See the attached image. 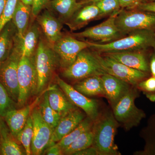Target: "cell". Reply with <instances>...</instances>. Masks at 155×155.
Returning <instances> with one entry per match:
<instances>
[{
    "mask_svg": "<svg viewBox=\"0 0 155 155\" xmlns=\"http://www.w3.org/2000/svg\"><path fill=\"white\" fill-rule=\"evenodd\" d=\"M38 107L43 119L54 130L63 116L50 105L47 92L45 93Z\"/></svg>",
    "mask_w": 155,
    "mask_h": 155,
    "instance_id": "f1b7e54d",
    "label": "cell"
},
{
    "mask_svg": "<svg viewBox=\"0 0 155 155\" xmlns=\"http://www.w3.org/2000/svg\"><path fill=\"white\" fill-rule=\"evenodd\" d=\"M31 115L33 122L31 154H42L47 148L54 129L43 119L38 107H35L32 109Z\"/></svg>",
    "mask_w": 155,
    "mask_h": 155,
    "instance_id": "7c38bea8",
    "label": "cell"
},
{
    "mask_svg": "<svg viewBox=\"0 0 155 155\" xmlns=\"http://www.w3.org/2000/svg\"><path fill=\"white\" fill-rule=\"evenodd\" d=\"M56 87L54 86L47 91L48 101L54 110L64 116L78 107L70 101L63 91Z\"/></svg>",
    "mask_w": 155,
    "mask_h": 155,
    "instance_id": "44dd1931",
    "label": "cell"
},
{
    "mask_svg": "<svg viewBox=\"0 0 155 155\" xmlns=\"http://www.w3.org/2000/svg\"><path fill=\"white\" fill-rule=\"evenodd\" d=\"M56 80L58 86L75 106L83 110L86 116L94 122L99 116V104L96 100L93 99L81 93L58 76Z\"/></svg>",
    "mask_w": 155,
    "mask_h": 155,
    "instance_id": "4fadbf2b",
    "label": "cell"
},
{
    "mask_svg": "<svg viewBox=\"0 0 155 155\" xmlns=\"http://www.w3.org/2000/svg\"><path fill=\"white\" fill-rule=\"evenodd\" d=\"M117 28L126 36L138 30L155 31V13L137 9H122L116 16Z\"/></svg>",
    "mask_w": 155,
    "mask_h": 155,
    "instance_id": "5b68a950",
    "label": "cell"
},
{
    "mask_svg": "<svg viewBox=\"0 0 155 155\" xmlns=\"http://www.w3.org/2000/svg\"><path fill=\"white\" fill-rule=\"evenodd\" d=\"M140 135L144 140V148L135 152L134 155H155V114L150 116L147 126L142 129Z\"/></svg>",
    "mask_w": 155,
    "mask_h": 155,
    "instance_id": "484cf974",
    "label": "cell"
},
{
    "mask_svg": "<svg viewBox=\"0 0 155 155\" xmlns=\"http://www.w3.org/2000/svg\"><path fill=\"white\" fill-rule=\"evenodd\" d=\"M119 124L115 119L113 111L107 110L100 113L94 122L92 130L94 141L92 146L100 155H120L115 137Z\"/></svg>",
    "mask_w": 155,
    "mask_h": 155,
    "instance_id": "7a4b0ae2",
    "label": "cell"
},
{
    "mask_svg": "<svg viewBox=\"0 0 155 155\" xmlns=\"http://www.w3.org/2000/svg\"><path fill=\"white\" fill-rule=\"evenodd\" d=\"M134 9L155 13V2H146L141 3Z\"/></svg>",
    "mask_w": 155,
    "mask_h": 155,
    "instance_id": "74e56055",
    "label": "cell"
},
{
    "mask_svg": "<svg viewBox=\"0 0 155 155\" xmlns=\"http://www.w3.org/2000/svg\"><path fill=\"white\" fill-rule=\"evenodd\" d=\"M19 0H6L5 5L0 17V32L11 21Z\"/></svg>",
    "mask_w": 155,
    "mask_h": 155,
    "instance_id": "e575fe53",
    "label": "cell"
},
{
    "mask_svg": "<svg viewBox=\"0 0 155 155\" xmlns=\"http://www.w3.org/2000/svg\"><path fill=\"white\" fill-rule=\"evenodd\" d=\"M147 2H155V0H147Z\"/></svg>",
    "mask_w": 155,
    "mask_h": 155,
    "instance_id": "bcb514c9",
    "label": "cell"
},
{
    "mask_svg": "<svg viewBox=\"0 0 155 155\" xmlns=\"http://www.w3.org/2000/svg\"><path fill=\"white\" fill-rule=\"evenodd\" d=\"M98 1H99V0H80L79 2L82 5H84L87 4L95 2Z\"/></svg>",
    "mask_w": 155,
    "mask_h": 155,
    "instance_id": "7bdbcfd3",
    "label": "cell"
},
{
    "mask_svg": "<svg viewBox=\"0 0 155 155\" xmlns=\"http://www.w3.org/2000/svg\"><path fill=\"white\" fill-rule=\"evenodd\" d=\"M144 51H123L101 54L133 69L150 73L149 58ZM151 74V73H150Z\"/></svg>",
    "mask_w": 155,
    "mask_h": 155,
    "instance_id": "e0dca14e",
    "label": "cell"
},
{
    "mask_svg": "<svg viewBox=\"0 0 155 155\" xmlns=\"http://www.w3.org/2000/svg\"><path fill=\"white\" fill-rule=\"evenodd\" d=\"M17 31L12 21H10L0 32V66L10 55L14 47Z\"/></svg>",
    "mask_w": 155,
    "mask_h": 155,
    "instance_id": "d4e9b609",
    "label": "cell"
},
{
    "mask_svg": "<svg viewBox=\"0 0 155 155\" xmlns=\"http://www.w3.org/2000/svg\"><path fill=\"white\" fill-rule=\"evenodd\" d=\"M21 57L19 39L17 34L11 53L0 66V81L7 90L11 98L16 104L19 94L18 68Z\"/></svg>",
    "mask_w": 155,
    "mask_h": 155,
    "instance_id": "ba28073f",
    "label": "cell"
},
{
    "mask_svg": "<svg viewBox=\"0 0 155 155\" xmlns=\"http://www.w3.org/2000/svg\"><path fill=\"white\" fill-rule=\"evenodd\" d=\"M73 155H100V154L96 149L92 146L85 149L77 152Z\"/></svg>",
    "mask_w": 155,
    "mask_h": 155,
    "instance_id": "f35d334b",
    "label": "cell"
},
{
    "mask_svg": "<svg viewBox=\"0 0 155 155\" xmlns=\"http://www.w3.org/2000/svg\"><path fill=\"white\" fill-rule=\"evenodd\" d=\"M5 124L0 131V154L2 155H25V150L14 139Z\"/></svg>",
    "mask_w": 155,
    "mask_h": 155,
    "instance_id": "4316f807",
    "label": "cell"
},
{
    "mask_svg": "<svg viewBox=\"0 0 155 155\" xmlns=\"http://www.w3.org/2000/svg\"><path fill=\"white\" fill-rule=\"evenodd\" d=\"M38 101L39 99H37L31 104L24 106L19 109L11 110L6 114L4 118L14 139L25 126L32 109Z\"/></svg>",
    "mask_w": 155,
    "mask_h": 155,
    "instance_id": "ac0fdd59",
    "label": "cell"
},
{
    "mask_svg": "<svg viewBox=\"0 0 155 155\" xmlns=\"http://www.w3.org/2000/svg\"><path fill=\"white\" fill-rule=\"evenodd\" d=\"M118 14L111 15L107 20L98 25L81 32H71L70 35L76 38H88L100 42L99 43L101 44L111 42L124 37L125 36L120 32L115 22Z\"/></svg>",
    "mask_w": 155,
    "mask_h": 155,
    "instance_id": "30bf717a",
    "label": "cell"
},
{
    "mask_svg": "<svg viewBox=\"0 0 155 155\" xmlns=\"http://www.w3.org/2000/svg\"><path fill=\"white\" fill-rule=\"evenodd\" d=\"M94 3L99 10V19L118 14L122 10L119 0H99Z\"/></svg>",
    "mask_w": 155,
    "mask_h": 155,
    "instance_id": "1f68e13d",
    "label": "cell"
},
{
    "mask_svg": "<svg viewBox=\"0 0 155 155\" xmlns=\"http://www.w3.org/2000/svg\"><path fill=\"white\" fill-rule=\"evenodd\" d=\"M6 0H0V17L2 14L5 5Z\"/></svg>",
    "mask_w": 155,
    "mask_h": 155,
    "instance_id": "b9f144b4",
    "label": "cell"
},
{
    "mask_svg": "<svg viewBox=\"0 0 155 155\" xmlns=\"http://www.w3.org/2000/svg\"><path fill=\"white\" fill-rule=\"evenodd\" d=\"M139 91L137 87H131L128 92L112 108L115 119L125 130L137 127L146 117L144 111L137 108L135 104V100L139 97Z\"/></svg>",
    "mask_w": 155,
    "mask_h": 155,
    "instance_id": "277c9868",
    "label": "cell"
},
{
    "mask_svg": "<svg viewBox=\"0 0 155 155\" xmlns=\"http://www.w3.org/2000/svg\"><path fill=\"white\" fill-rule=\"evenodd\" d=\"M16 103L11 98L6 89L0 81V115L5 117L8 111L15 109Z\"/></svg>",
    "mask_w": 155,
    "mask_h": 155,
    "instance_id": "d6a6232c",
    "label": "cell"
},
{
    "mask_svg": "<svg viewBox=\"0 0 155 155\" xmlns=\"http://www.w3.org/2000/svg\"><path fill=\"white\" fill-rule=\"evenodd\" d=\"M33 137V122L31 114L28 117L26 124L17 134L15 140L22 144L26 155L31 154V143Z\"/></svg>",
    "mask_w": 155,
    "mask_h": 155,
    "instance_id": "4dcf8cb0",
    "label": "cell"
},
{
    "mask_svg": "<svg viewBox=\"0 0 155 155\" xmlns=\"http://www.w3.org/2000/svg\"><path fill=\"white\" fill-rule=\"evenodd\" d=\"M93 52L103 70L107 74L124 81L131 86H137L140 81L151 75L150 73L130 68L107 56Z\"/></svg>",
    "mask_w": 155,
    "mask_h": 155,
    "instance_id": "9c48e42d",
    "label": "cell"
},
{
    "mask_svg": "<svg viewBox=\"0 0 155 155\" xmlns=\"http://www.w3.org/2000/svg\"><path fill=\"white\" fill-rule=\"evenodd\" d=\"M60 60L61 67L66 69L72 65L79 53L88 48L87 41L79 40L71 35H63L51 47Z\"/></svg>",
    "mask_w": 155,
    "mask_h": 155,
    "instance_id": "8fae6325",
    "label": "cell"
},
{
    "mask_svg": "<svg viewBox=\"0 0 155 155\" xmlns=\"http://www.w3.org/2000/svg\"><path fill=\"white\" fill-rule=\"evenodd\" d=\"M2 117L0 115V131H1V129L3 125L5 124V122H4L2 119Z\"/></svg>",
    "mask_w": 155,
    "mask_h": 155,
    "instance_id": "f6af8a7d",
    "label": "cell"
},
{
    "mask_svg": "<svg viewBox=\"0 0 155 155\" xmlns=\"http://www.w3.org/2000/svg\"><path fill=\"white\" fill-rule=\"evenodd\" d=\"M87 49L81 51L74 63L68 68L63 69V77L78 81L93 75L102 76L107 74L94 52Z\"/></svg>",
    "mask_w": 155,
    "mask_h": 155,
    "instance_id": "52a82bcc",
    "label": "cell"
},
{
    "mask_svg": "<svg viewBox=\"0 0 155 155\" xmlns=\"http://www.w3.org/2000/svg\"><path fill=\"white\" fill-rule=\"evenodd\" d=\"M18 81L19 94L17 104L22 107L31 96L37 94L38 76L35 54L21 57L18 65Z\"/></svg>",
    "mask_w": 155,
    "mask_h": 155,
    "instance_id": "8992f818",
    "label": "cell"
},
{
    "mask_svg": "<svg viewBox=\"0 0 155 155\" xmlns=\"http://www.w3.org/2000/svg\"><path fill=\"white\" fill-rule=\"evenodd\" d=\"M40 31L38 25L33 23L29 25L22 39L19 38L22 56L31 57L35 54L39 41Z\"/></svg>",
    "mask_w": 155,
    "mask_h": 155,
    "instance_id": "cb8c5ba5",
    "label": "cell"
},
{
    "mask_svg": "<svg viewBox=\"0 0 155 155\" xmlns=\"http://www.w3.org/2000/svg\"><path fill=\"white\" fill-rule=\"evenodd\" d=\"M92 128L82 134L75 141L63 150V155H73L77 152L92 146L94 141V134Z\"/></svg>",
    "mask_w": 155,
    "mask_h": 155,
    "instance_id": "f546056e",
    "label": "cell"
},
{
    "mask_svg": "<svg viewBox=\"0 0 155 155\" xmlns=\"http://www.w3.org/2000/svg\"><path fill=\"white\" fill-rule=\"evenodd\" d=\"M31 9L32 6L25 5L19 0L12 17L11 21L17 29V36L21 39L29 27Z\"/></svg>",
    "mask_w": 155,
    "mask_h": 155,
    "instance_id": "7402d4cb",
    "label": "cell"
},
{
    "mask_svg": "<svg viewBox=\"0 0 155 155\" xmlns=\"http://www.w3.org/2000/svg\"><path fill=\"white\" fill-rule=\"evenodd\" d=\"M147 0H119L120 6L122 9H134L141 3L145 2Z\"/></svg>",
    "mask_w": 155,
    "mask_h": 155,
    "instance_id": "8d00e7d4",
    "label": "cell"
},
{
    "mask_svg": "<svg viewBox=\"0 0 155 155\" xmlns=\"http://www.w3.org/2000/svg\"><path fill=\"white\" fill-rule=\"evenodd\" d=\"M100 11L94 3L84 5L65 23L72 32L79 30L93 20L99 19Z\"/></svg>",
    "mask_w": 155,
    "mask_h": 155,
    "instance_id": "d6986e66",
    "label": "cell"
},
{
    "mask_svg": "<svg viewBox=\"0 0 155 155\" xmlns=\"http://www.w3.org/2000/svg\"><path fill=\"white\" fill-rule=\"evenodd\" d=\"M149 58V66L151 74L155 77V48Z\"/></svg>",
    "mask_w": 155,
    "mask_h": 155,
    "instance_id": "60d3db41",
    "label": "cell"
},
{
    "mask_svg": "<svg viewBox=\"0 0 155 155\" xmlns=\"http://www.w3.org/2000/svg\"><path fill=\"white\" fill-rule=\"evenodd\" d=\"M35 58L38 76V94L43 91L48 86L56 69L61 67V64L52 48L47 41L42 39L39 40Z\"/></svg>",
    "mask_w": 155,
    "mask_h": 155,
    "instance_id": "3957f363",
    "label": "cell"
},
{
    "mask_svg": "<svg viewBox=\"0 0 155 155\" xmlns=\"http://www.w3.org/2000/svg\"><path fill=\"white\" fill-rule=\"evenodd\" d=\"M51 0H34L31 9V15L36 18L41 11L46 7Z\"/></svg>",
    "mask_w": 155,
    "mask_h": 155,
    "instance_id": "d590c367",
    "label": "cell"
},
{
    "mask_svg": "<svg viewBox=\"0 0 155 155\" xmlns=\"http://www.w3.org/2000/svg\"><path fill=\"white\" fill-rule=\"evenodd\" d=\"M137 87L142 91L147 98L152 102H155V77L150 75L146 79L140 81Z\"/></svg>",
    "mask_w": 155,
    "mask_h": 155,
    "instance_id": "836d02e7",
    "label": "cell"
},
{
    "mask_svg": "<svg viewBox=\"0 0 155 155\" xmlns=\"http://www.w3.org/2000/svg\"><path fill=\"white\" fill-rule=\"evenodd\" d=\"M46 150V155H63V151L61 148L57 144L48 148Z\"/></svg>",
    "mask_w": 155,
    "mask_h": 155,
    "instance_id": "ab89813d",
    "label": "cell"
},
{
    "mask_svg": "<svg viewBox=\"0 0 155 155\" xmlns=\"http://www.w3.org/2000/svg\"><path fill=\"white\" fill-rule=\"evenodd\" d=\"M83 5L77 0H51L46 6L62 23H66Z\"/></svg>",
    "mask_w": 155,
    "mask_h": 155,
    "instance_id": "ffe728a7",
    "label": "cell"
},
{
    "mask_svg": "<svg viewBox=\"0 0 155 155\" xmlns=\"http://www.w3.org/2000/svg\"><path fill=\"white\" fill-rule=\"evenodd\" d=\"M101 77L104 85V96L107 99L112 108H114L132 86L110 74H104Z\"/></svg>",
    "mask_w": 155,
    "mask_h": 155,
    "instance_id": "2e32d148",
    "label": "cell"
},
{
    "mask_svg": "<svg viewBox=\"0 0 155 155\" xmlns=\"http://www.w3.org/2000/svg\"><path fill=\"white\" fill-rule=\"evenodd\" d=\"M36 18L47 41L51 46H53L63 36L62 22L48 9L41 12Z\"/></svg>",
    "mask_w": 155,
    "mask_h": 155,
    "instance_id": "9a60e30c",
    "label": "cell"
},
{
    "mask_svg": "<svg viewBox=\"0 0 155 155\" xmlns=\"http://www.w3.org/2000/svg\"><path fill=\"white\" fill-rule=\"evenodd\" d=\"M86 115L78 107L63 116L54 130L47 148L55 144L76 128L85 119Z\"/></svg>",
    "mask_w": 155,
    "mask_h": 155,
    "instance_id": "5bb4252c",
    "label": "cell"
},
{
    "mask_svg": "<svg viewBox=\"0 0 155 155\" xmlns=\"http://www.w3.org/2000/svg\"><path fill=\"white\" fill-rule=\"evenodd\" d=\"M89 49L100 54L123 51H144L155 48V31L138 30L111 42L98 43L88 41Z\"/></svg>",
    "mask_w": 155,
    "mask_h": 155,
    "instance_id": "6da1fadb",
    "label": "cell"
},
{
    "mask_svg": "<svg viewBox=\"0 0 155 155\" xmlns=\"http://www.w3.org/2000/svg\"><path fill=\"white\" fill-rule=\"evenodd\" d=\"M73 87L87 97L104 95L102 80L99 75H93L78 81Z\"/></svg>",
    "mask_w": 155,
    "mask_h": 155,
    "instance_id": "603a6c76",
    "label": "cell"
},
{
    "mask_svg": "<svg viewBox=\"0 0 155 155\" xmlns=\"http://www.w3.org/2000/svg\"><path fill=\"white\" fill-rule=\"evenodd\" d=\"M94 121L87 116L85 117L76 128L56 143L63 151L75 141L82 134L92 128Z\"/></svg>",
    "mask_w": 155,
    "mask_h": 155,
    "instance_id": "83f0119b",
    "label": "cell"
},
{
    "mask_svg": "<svg viewBox=\"0 0 155 155\" xmlns=\"http://www.w3.org/2000/svg\"><path fill=\"white\" fill-rule=\"evenodd\" d=\"M21 1L25 5L31 6H32L33 5L34 2V0H21Z\"/></svg>",
    "mask_w": 155,
    "mask_h": 155,
    "instance_id": "ee69618b",
    "label": "cell"
}]
</instances>
